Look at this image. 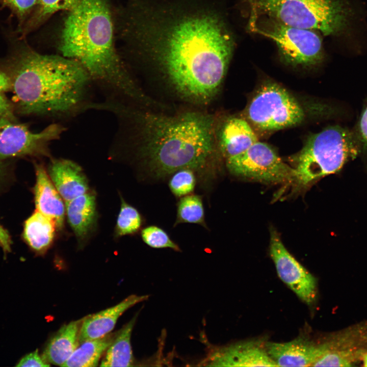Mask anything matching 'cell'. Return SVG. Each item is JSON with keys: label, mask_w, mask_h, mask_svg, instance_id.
Wrapping results in <instances>:
<instances>
[{"label": "cell", "mask_w": 367, "mask_h": 367, "mask_svg": "<svg viewBox=\"0 0 367 367\" xmlns=\"http://www.w3.org/2000/svg\"><path fill=\"white\" fill-rule=\"evenodd\" d=\"M125 33L178 96L206 104L224 80L234 49L222 18L205 9L133 3Z\"/></svg>", "instance_id": "1"}, {"label": "cell", "mask_w": 367, "mask_h": 367, "mask_svg": "<svg viewBox=\"0 0 367 367\" xmlns=\"http://www.w3.org/2000/svg\"><path fill=\"white\" fill-rule=\"evenodd\" d=\"M12 90L11 80L6 72L0 68V92H6Z\"/></svg>", "instance_id": "32"}, {"label": "cell", "mask_w": 367, "mask_h": 367, "mask_svg": "<svg viewBox=\"0 0 367 367\" xmlns=\"http://www.w3.org/2000/svg\"><path fill=\"white\" fill-rule=\"evenodd\" d=\"M148 297V295H131L117 304L83 319L79 332L80 343L110 333L119 318L126 310Z\"/></svg>", "instance_id": "17"}, {"label": "cell", "mask_w": 367, "mask_h": 367, "mask_svg": "<svg viewBox=\"0 0 367 367\" xmlns=\"http://www.w3.org/2000/svg\"><path fill=\"white\" fill-rule=\"evenodd\" d=\"M193 223L205 226L204 211L200 196L187 195L183 196L177 204L175 225L179 223Z\"/></svg>", "instance_id": "25"}, {"label": "cell", "mask_w": 367, "mask_h": 367, "mask_svg": "<svg viewBox=\"0 0 367 367\" xmlns=\"http://www.w3.org/2000/svg\"><path fill=\"white\" fill-rule=\"evenodd\" d=\"M39 0H0L2 7L9 9L18 21V31L36 8Z\"/></svg>", "instance_id": "29"}, {"label": "cell", "mask_w": 367, "mask_h": 367, "mask_svg": "<svg viewBox=\"0 0 367 367\" xmlns=\"http://www.w3.org/2000/svg\"><path fill=\"white\" fill-rule=\"evenodd\" d=\"M7 119L16 121L14 116V108L4 92H0V119Z\"/></svg>", "instance_id": "31"}, {"label": "cell", "mask_w": 367, "mask_h": 367, "mask_svg": "<svg viewBox=\"0 0 367 367\" xmlns=\"http://www.w3.org/2000/svg\"><path fill=\"white\" fill-rule=\"evenodd\" d=\"M251 10L288 25L318 31L326 36L347 33L353 17L346 0H247Z\"/></svg>", "instance_id": "6"}, {"label": "cell", "mask_w": 367, "mask_h": 367, "mask_svg": "<svg viewBox=\"0 0 367 367\" xmlns=\"http://www.w3.org/2000/svg\"><path fill=\"white\" fill-rule=\"evenodd\" d=\"M4 168V164H3V163L2 162L1 160H0V174H1V173L2 172V171H3Z\"/></svg>", "instance_id": "36"}, {"label": "cell", "mask_w": 367, "mask_h": 367, "mask_svg": "<svg viewBox=\"0 0 367 367\" xmlns=\"http://www.w3.org/2000/svg\"><path fill=\"white\" fill-rule=\"evenodd\" d=\"M357 141L351 132L338 125L328 127L309 136L291 159L294 189H306L323 176L339 171L356 154Z\"/></svg>", "instance_id": "5"}, {"label": "cell", "mask_w": 367, "mask_h": 367, "mask_svg": "<svg viewBox=\"0 0 367 367\" xmlns=\"http://www.w3.org/2000/svg\"><path fill=\"white\" fill-rule=\"evenodd\" d=\"M5 69L21 114L67 118L90 109L93 83L72 59L41 54L21 44L7 60Z\"/></svg>", "instance_id": "3"}, {"label": "cell", "mask_w": 367, "mask_h": 367, "mask_svg": "<svg viewBox=\"0 0 367 367\" xmlns=\"http://www.w3.org/2000/svg\"><path fill=\"white\" fill-rule=\"evenodd\" d=\"M17 366H49L50 364L46 362L42 355H39L38 351L30 353L23 356L16 364Z\"/></svg>", "instance_id": "30"}, {"label": "cell", "mask_w": 367, "mask_h": 367, "mask_svg": "<svg viewBox=\"0 0 367 367\" xmlns=\"http://www.w3.org/2000/svg\"><path fill=\"white\" fill-rule=\"evenodd\" d=\"M0 243L5 251H9L10 248V241L7 232L0 225Z\"/></svg>", "instance_id": "33"}, {"label": "cell", "mask_w": 367, "mask_h": 367, "mask_svg": "<svg viewBox=\"0 0 367 367\" xmlns=\"http://www.w3.org/2000/svg\"><path fill=\"white\" fill-rule=\"evenodd\" d=\"M204 365L221 366H277L265 345L245 341L215 347L202 361Z\"/></svg>", "instance_id": "13"}, {"label": "cell", "mask_w": 367, "mask_h": 367, "mask_svg": "<svg viewBox=\"0 0 367 367\" xmlns=\"http://www.w3.org/2000/svg\"><path fill=\"white\" fill-rule=\"evenodd\" d=\"M120 123L116 142L131 143L151 173L163 177L176 171L204 167L215 145L212 116L187 112L166 116L114 103L109 109Z\"/></svg>", "instance_id": "2"}, {"label": "cell", "mask_w": 367, "mask_h": 367, "mask_svg": "<svg viewBox=\"0 0 367 367\" xmlns=\"http://www.w3.org/2000/svg\"><path fill=\"white\" fill-rule=\"evenodd\" d=\"M246 116L255 127L275 130L295 126L305 118L304 110L285 89L273 82L261 85L247 108Z\"/></svg>", "instance_id": "8"}, {"label": "cell", "mask_w": 367, "mask_h": 367, "mask_svg": "<svg viewBox=\"0 0 367 367\" xmlns=\"http://www.w3.org/2000/svg\"><path fill=\"white\" fill-rule=\"evenodd\" d=\"M66 216L78 245L84 246L97 226V212L96 195L89 191L66 202Z\"/></svg>", "instance_id": "16"}, {"label": "cell", "mask_w": 367, "mask_h": 367, "mask_svg": "<svg viewBox=\"0 0 367 367\" xmlns=\"http://www.w3.org/2000/svg\"><path fill=\"white\" fill-rule=\"evenodd\" d=\"M362 361L363 363V366L367 367V353L363 356Z\"/></svg>", "instance_id": "35"}, {"label": "cell", "mask_w": 367, "mask_h": 367, "mask_svg": "<svg viewBox=\"0 0 367 367\" xmlns=\"http://www.w3.org/2000/svg\"><path fill=\"white\" fill-rule=\"evenodd\" d=\"M268 354L277 366H312L325 352L323 342L316 344L299 337L286 343L267 342Z\"/></svg>", "instance_id": "14"}, {"label": "cell", "mask_w": 367, "mask_h": 367, "mask_svg": "<svg viewBox=\"0 0 367 367\" xmlns=\"http://www.w3.org/2000/svg\"><path fill=\"white\" fill-rule=\"evenodd\" d=\"M143 242L153 248H170L179 251L180 248L162 228L154 225L146 227L141 232Z\"/></svg>", "instance_id": "27"}, {"label": "cell", "mask_w": 367, "mask_h": 367, "mask_svg": "<svg viewBox=\"0 0 367 367\" xmlns=\"http://www.w3.org/2000/svg\"><path fill=\"white\" fill-rule=\"evenodd\" d=\"M59 49L62 56L84 68L93 84L107 94L106 100L143 106L150 103L116 50L106 0H80L69 11Z\"/></svg>", "instance_id": "4"}, {"label": "cell", "mask_w": 367, "mask_h": 367, "mask_svg": "<svg viewBox=\"0 0 367 367\" xmlns=\"http://www.w3.org/2000/svg\"><path fill=\"white\" fill-rule=\"evenodd\" d=\"M137 314L120 330L104 353L100 366H130L134 359L131 346L132 332Z\"/></svg>", "instance_id": "22"}, {"label": "cell", "mask_w": 367, "mask_h": 367, "mask_svg": "<svg viewBox=\"0 0 367 367\" xmlns=\"http://www.w3.org/2000/svg\"><path fill=\"white\" fill-rule=\"evenodd\" d=\"M115 335L116 333H110L102 337L87 340L80 343L62 366H97Z\"/></svg>", "instance_id": "23"}, {"label": "cell", "mask_w": 367, "mask_h": 367, "mask_svg": "<svg viewBox=\"0 0 367 367\" xmlns=\"http://www.w3.org/2000/svg\"><path fill=\"white\" fill-rule=\"evenodd\" d=\"M120 198L121 206L114 230L116 238L135 233L142 224V218L139 211L125 202L122 196Z\"/></svg>", "instance_id": "26"}, {"label": "cell", "mask_w": 367, "mask_h": 367, "mask_svg": "<svg viewBox=\"0 0 367 367\" xmlns=\"http://www.w3.org/2000/svg\"><path fill=\"white\" fill-rule=\"evenodd\" d=\"M36 184L34 187L36 211L52 219L61 230L64 226L66 205L64 200L51 181L47 172L40 164H35Z\"/></svg>", "instance_id": "18"}, {"label": "cell", "mask_w": 367, "mask_h": 367, "mask_svg": "<svg viewBox=\"0 0 367 367\" xmlns=\"http://www.w3.org/2000/svg\"><path fill=\"white\" fill-rule=\"evenodd\" d=\"M65 128L50 124L35 133L28 126L7 119H0V160L25 155L49 156V145L60 138Z\"/></svg>", "instance_id": "10"}, {"label": "cell", "mask_w": 367, "mask_h": 367, "mask_svg": "<svg viewBox=\"0 0 367 367\" xmlns=\"http://www.w3.org/2000/svg\"><path fill=\"white\" fill-rule=\"evenodd\" d=\"M325 351L312 366H353L367 353V320L331 334L323 342Z\"/></svg>", "instance_id": "11"}, {"label": "cell", "mask_w": 367, "mask_h": 367, "mask_svg": "<svg viewBox=\"0 0 367 367\" xmlns=\"http://www.w3.org/2000/svg\"><path fill=\"white\" fill-rule=\"evenodd\" d=\"M57 229L52 219L36 211L25 222L23 237L31 249L41 254L53 244Z\"/></svg>", "instance_id": "21"}, {"label": "cell", "mask_w": 367, "mask_h": 367, "mask_svg": "<svg viewBox=\"0 0 367 367\" xmlns=\"http://www.w3.org/2000/svg\"><path fill=\"white\" fill-rule=\"evenodd\" d=\"M248 28L253 33L273 40L286 64L310 67L324 58L321 38L314 31L285 24L265 13L250 10Z\"/></svg>", "instance_id": "7"}, {"label": "cell", "mask_w": 367, "mask_h": 367, "mask_svg": "<svg viewBox=\"0 0 367 367\" xmlns=\"http://www.w3.org/2000/svg\"><path fill=\"white\" fill-rule=\"evenodd\" d=\"M82 320L63 325L50 339L42 355L46 362L61 366L66 362L80 344Z\"/></svg>", "instance_id": "20"}, {"label": "cell", "mask_w": 367, "mask_h": 367, "mask_svg": "<svg viewBox=\"0 0 367 367\" xmlns=\"http://www.w3.org/2000/svg\"><path fill=\"white\" fill-rule=\"evenodd\" d=\"M80 0H39L31 15L18 31L22 37L33 30L54 13L72 10Z\"/></svg>", "instance_id": "24"}, {"label": "cell", "mask_w": 367, "mask_h": 367, "mask_svg": "<svg viewBox=\"0 0 367 367\" xmlns=\"http://www.w3.org/2000/svg\"><path fill=\"white\" fill-rule=\"evenodd\" d=\"M362 143H363V146L365 148H367V130L364 136Z\"/></svg>", "instance_id": "34"}, {"label": "cell", "mask_w": 367, "mask_h": 367, "mask_svg": "<svg viewBox=\"0 0 367 367\" xmlns=\"http://www.w3.org/2000/svg\"><path fill=\"white\" fill-rule=\"evenodd\" d=\"M232 174L269 184H291L292 167L285 163L267 143L257 141L243 152L226 159Z\"/></svg>", "instance_id": "9"}, {"label": "cell", "mask_w": 367, "mask_h": 367, "mask_svg": "<svg viewBox=\"0 0 367 367\" xmlns=\"http://www.w3.org/2000/svg\"><path fill=\"white\" fill-rule=\"evenodd\" d=\"M221 152L227 159L238 155L258 141L254 132L245 120L233 117L223 124L219 134Z\"/></svg>", "instance_id": "19"}, {"label": "cell", "mask_w": 367, "mask_h": 367, "mask_svg": "<svg viewBox=\"0 0 367 367\" xmlns=\"http://www.w3.org/2000/svg\"><path fill=\"white\" fill-rule=\"evenodd\" d=\"M47 172L65 202L90 191L88 180L82 168L71 160L53 159Z\"/></svg>", "instance_id": "15"}, {"label": "cell", "mask_w": 367, "mask_h": 367, "mask_svg": "<svg viewBox=\"0 0 367 367\" xmlns=\"http://www.w3.org/2000/svg\"><path fill=\"white\" fill-rule=\"evenodd\" d=\"M195 181L193 170L181 169L173 173L169 182V187L176 196H185L194 191Z\"/></svg>", "instance_id": "28"}, {"label": "cell", "mask_w": 367, "mask_h": 367, "mask_svg": "<svg viewBox=\"0 0 367 367\" xmlns=\"http://www.w3.org/2000/svg\"><path fill=\"white\" fill-rule=\"evenodd\" d=\"M270 236V254L279 277L301 300L312 304L317 292L316 278L290 253L274 228Z\"/></svg>", "instance_id": "12"}]
</instances>
